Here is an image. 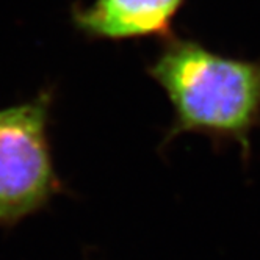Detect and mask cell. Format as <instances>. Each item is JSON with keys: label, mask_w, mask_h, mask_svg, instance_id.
<instances>
[{"label": "cell", "mask_w": 260, "mask_h": 260, "mask_svg": "<svg viewBox=\"0 0 260 260\" xmlns=\"http://www.w3.org/2000/svg\"><path fill=\"white\" fill-rule=\"evenodd\" d=\"M147 74L174 110L163 146L182 134H201L237 143L249 157L251 134L260 127V60L224 57L194 40L170 35Z\"/></svg>", "instance_id": "obj_1"}, {"label": "cell", "mask_w": 260, "mask_h": 260, "mask_svg": "<svg viewBox=\"0 0 260 260\" xmlns=\"http://www.w3.org/2000/svg\"><path fill=\"white\" fill-rule=\"evenodd\" d=\"M52 104V89H44L0 110V228L38 213L63 191L49 140Z\"/></svg>", "instance_id": "obj_2"}, {"label": "cell", "mask_w": 260, "mask_h": 260, "mask_svg": "<svg viewBox=\"0 0 260 260\" xmlns=\"http://www.w3.org/2000/svg\"><path fill=\"white\" fill-rule=\"evenodd\" d=\"M185 0H94L74 5L71 19L91 41H122L170 36L173 21Z\"/></svg>", "instance_id": "obj_3"}]
</instances>
